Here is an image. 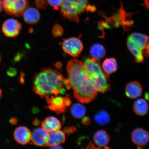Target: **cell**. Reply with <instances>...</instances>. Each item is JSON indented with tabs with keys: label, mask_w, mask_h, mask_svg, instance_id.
Returning <instances> with one entry per match:
<instances>
[{
	"label": "cell",
	"mask_w": 149,
	"mask_h": 149,
	"mask_svg": "<svg viewBox=\"0 0 149 149\" xmlns=\"http://www.w3.org/2000/svg\"><path fill=\"white\" fill-rule=\"evenodd\" d=\"M68 79L73 90L74 97L78 101L88 103L96 97L97 91L95 88L83 62L74 59L67 63Z\"/></svg>",
	"instance_id": "1"
},
{
	"label": "cell",
	"mask_w": 149,
	"mask_h": 149,
	"mask_svg": "<svg viewBox=\"0 0 149 149\" xmlns=\"http://www.w3.org/2000/svg\"><path fill=\"white\" fill-rule=\"evenodd\" d=\"M64 80L58 71L51 68L43 69L33 78V92L42 98L64 94L66 92Z\"/></svg>",
	"instance_id": "2"
},
{
	"label": "cell",
	"mask_w": 149,
	"mask_h": 149,
	"mask_svg": "<svg viewBox=\"0 0 149 149\" xmlns=\"http://www.w3.org/2000/svg\"><path fill=\"white\" fill-rule=\"evenodd\" d=\"M84 65L91 81L97 92L105 93L111 89L108 77L101 68L97 61L93 58L86 57Z\"/></svg>",
	"instance_id": "3"
},
{
	"label": "cell",
	"mask_w": 149,
	"mask_h": 149,
	"mask_svg": "<svg viewBox=\"0 0 149 149\" xmlns=\"http://www.w3.org/2000/svg\"><path fill=\"white\" fill-rule=\"evenodd\" d=\"M88 0H62L61 14L65 18L77 23L79 16L88 7Z\"/></svg>",
	"instance_id": "4"
},
{
	"label": "cell",
	"mask_w": 149,
	"mask_h": 149,
	"mask_svg": "<svg viewBox=\"0 0 149 149\" xmlns=\"http://www.w3.org/2000/svg\"><path fill=\"white\" fill-rule=\"evenodd\" d=\"M3 9L7 14L19 17L29 7V0H1Z\"/></svg>",
	"instance_id": "5"
},
{
	"label": "cell",
	"mask_w": 149,
	"mask_h": 149,
	"mask_svg": "<svg viewBox=\"0 0 149 149\" xmlns=\"http://www.w3.org/2000/svg\"><path fill=\"white\" fill-rule=\"evenodd\" d=\"M46 98L48 104L47 107L58 114L64 112L71 103L70 99L68 96H51Z\"/></svg>",
	"instance_id": "6"
},
{
	"label": "cell",
	"mask_w": 149,
	"mask_h": 149,
	"mask_svg": "<svg viewBox=\"0 0 149 149\" xmlns=\"http://www.w3.org/2000/svg\"><path fill=\"white\" fill-rule=\"evenodd\" d=\"M63 51L73 57H77L83 51V45L79 39L72 37L66 39L62 44Z\"/></svg>",
	"instance_id": "7"
},
{
	"label": "cell",
	"mask_w": 149,
	"mask_h": 149,
	"mask_svg": "<svg viewBox=\"0 0 149 149\" xmlns=\"http://www.w3.org/2000/svg\"><path fill=\"white\" fill-rule=\"evenodd\" d=\"M22 29L21 23L14 19H9L3 23L2 30L5 36L14 38L19 34Z\"/></svg>",
	"instance_id": "8"
},
{
	"label": "cell",
	"mask_w": 149,
	"mask_h": 149,
	"mask_svg": "<svg viewBox=\"0 0 149 149\" xmlns=\"http://www.w3.org/2000/svg\"><path fill=\"white\" fill-rule=\"evenodd\" d=\"M131 140L137 146H144L149 142V133L142 128H136L132 132Z\"/></svg>",
	"instance_id": "9"
},
{
	"label": "cell",
	"mask_w": 149,
	"mask_h": 149,
	"mask_svg": "<svg viewBox=\"0 0 149 149\" xmlns=\"http://www.w3.org/2000/svg\"><path fill=\"white\" fill-rule=\"evenodd\" d=\"M49 132L44 128H38L31 133V141L33 144L39 146H46L48 139Z\"/></svg>",
	"instance_id": "10"
},
{
	"label": "cell",
	"mask_w": 149,
	"mask_h": 149,
	"mask_svg": "<svg viewBox=\"0 0 149 149\" xmlns=\"http://www.w3.org/2000/svg\"><path fill=\"white\" fill-rule=\"evenodd\" d=\"M31 136L30 130L25 126L19 127L14 131L15 139L18 143L22 145L26 144L31 141Z\"/></svg>",
	"instance_id": "11"
},
{
	"label": "cell",
	"mask_w": 149,
	"mask_h": 149,
	"mask_svg": "<svg viewBox=\"0 0 149 149\" xmlns=\"http://www.w3.org/2000/svg\"><path fill=\"white\" fill-rule=\"evenodd\" d=\"M143 89L139 82L132 81L128 83L125 88L127 96L132 99L139 97L142 94Z\"/></svg>",
	"instance_id": "12"
},
{
	"label": "cell",
	"mask_w": 149,
	"mask_h": 149,
	"mask_svg": "<svg viewBox=\"0 0 149 149\" xmlns=\"http://www.w3.org/2000/svg\"><path fill=\"white\" fill-rule=\"evenodd\" d=\"M24 21L30 25L38 23L40 19V14L37 9L33 7H29L25 9L23 14Z\"/></svg>",
	"instance_id": "13"
},
{
	"label": "cell",
	"mask_w": 149,
	"mask_h": 149,
	"mask_svg": "<svg viewBox=\"0 0 149 149\" xmlns=\"http://www.w3.org/2000/svg\"><path fill=\"white\" fill-rule=\"evenodd\" d=\"M65 134L60 130L57 131L49 132L47 146L52 147L60 145L65 142Z\"/></svg>",
	"instance_id": "14"
},
{
	"label": "cell",
	"mask_w": 149,
	"mask_h": 149,
	"mask_svg": "<svg viewBox=\"0 0 149 149\" xmlns=\"http://www.w3.org/2000/svg\"><path fill=\"white\" fill-rule=\"evenodd\" d=\"M110 140V137L107 132L102 130L97 132L93 137L94 144L98 148H105L107 147Z\"/></svg>",
	"instance_id": "15"
},
{
	"label": "cell",
	"mask_w": 149,
	"mask_h": 149,
	"mask_svg": "<svg viewBox=\"0 0 149 149\" xmlns=\"http://www.w3.org/2000/svg\"><path fill=\"white\" fill-rule=\"evenodd\" d=\"M42 126L49 133L59 130L61 128L60 121L53 116H49L46 118L42 122Z\"/></svg>",
	"instance_id": "16"
},
{
	"label": "cell",
	"mask_w": 149,
	"mask_h": 149,
	"mask_svg": "<svg viewBox=\"0 0 149 149\" xmlns=\"http://www.w3.org/2000/svg\"><path fill=\"white\" fill-rule=\"evenodd\" d=\"M127 46L129 51L134 57L136 62H144V59L143 51L138 47L130 36L128 37L127 39Z\"/></svg>",
	"instance_id": "17"
},
{
	"label": "cell",
	"mask_w": 149,
	"mask_h": 149,
	"mask_svg": "<svg viewBox=\"0 0 149 149\" xmlns=\"http://www.w3.org/2000/svg\"><path fill=\"white\" fill-rule=\"evenodd\" d=\"M133 109L136 114L140 116H144L149 110L148 102L144 99H138L134 102Z\"/></svg>",
	"instance_id": "18"
},
{
	"label": "cell",
	"mask_w": 149,
	"mask_h": 149,
	"mask_svg": "<svg viewBox=\"0 0 149 149\" xmlns=\"http://www.w3.org/2000/svg\"><path fill=\"white\" fill-rule=\"evenodd\" d=\"M129 36L138 47L143 51L146 48L149 41V37L142 33H134L130 34Z\"/></svg>",
	"instance_id": "19"
},
{
	"label": "cell",
	"mask_w": 149,
	"mask_h": 149,
	"mask_svg": "<svg viewBox=\"0 0 149 149\" xmlns=\"http://www.w3.org/2000/svg\"><path fill=\"white\" fill-rule=\"evenodd\" d=\"M102 68L104 73L108 77L110 74L116 72L117 70V63L114 58L106 59L102 63Z\"/></svg>",
	"instance_id": "20"
},
{
	"label": "cell",
	"mask_w": 149,
	"mask_h": 149,
	"mask_svg": "<svg viewBox=\"0 0 149 149\" xmlns=\"http://www.w3.org/2000/svg\"><path fill=\"white\" fill-rule=\"evenodd\" d=\"M90 53L92 58L97 61H99L105 56L106 50L105 47L100 44H95L91 47Z\"/></svg>",
	"instance_id": "21"
},
{
	"label": "cell",
	"mask_w": 149,
	"mask_h": 149,
	"mask_svg": "<svg viewBox=\"0 0 149 149\" xmlns=\"http://www.w3.org/2000/svg\"><path fill=\"white\" fill-rule=\"evenodd\" d=\"M70 111L72 116L77 119L83 118L86 113L85 107L79 103H76L72 105L70 108Z\"/></svg>",
	"instance_id": "22"
},
{
	"label": "cell",
	"mask_w": 149,
	"mask_h": 149,
	"mask_svg": "<svg viewBox=\"0 0 149 149\" xmlns=\"http://www.w3.org/2000/svg\"><path fill=\"white\" fill-rule=\"evenodd\" d=\"M94 119L95 122L101 125H105L111 121V117L107 111L102 110L95 115Z\"/></svg>",
	"instance_id": "23"
},
{
	"label": "cell",
	"mask_w": 149,
	"mask_h": 149,
	"mask_svg": "<svg viewBox=\"0 0 149 149\" xmlns=\"http://www.w3.org/2000/svg\"><path fill=\"white\" fill-rule=\"evenodd\" d=\"M64 33V29L60 25L56 24L54 26L52 29V33L54 37H60Z\"/></svg>",
	"instance_id": "24"
},
{
	"label": "cell",
	"mask_w": 149,
	"mask_h": 149,
	"mask_svg": "<svg viewBox=\"0 0 149 149\" xmlns=\"http://www.w3.org/2000/svg\"><path fill=\"white\" fill-rule=\"evenodd\" d=\"M48 3L55 10H58L60 7L62 0H47Z\"/></svg>",
	"instance_id": "25"
},
{
	"label": "cell",
	"mask_w": 149,
	"mask_h": 149,
	"mask_svg": "<svg viewBox=\"0 0 149 149\" xmlns=\"http://www.w3.org/2000/svg\"><path fill=\"white\" fill-rule=\"evenodd\" d=\"M36 7L38 9H45L47 6V0H35Z\"/></svg>",
	"instance_id": "26"
},
{
	"label": "cell",
	"mask_w": 149,
	"mask_h": 149,
	"mask_svg": "<svg viewBox=\"0 0 149 149\" xmlns=\"http://www.w3.org/2000/svg\"><path fill=\"white\" fill-rule=\"evenodd\" d=\"M7 74L9 76L13 77L17 74V70L14 68H10L7 70Z\"/></svg>",
	"instance_id": "27"
},
{
	"label": "cell",
	"mask_w": 149,
	"mask_h": 149,
	"mask_svg": "<svg viewBox=\"0 0 149 149\" xmlns=\"http://www.w3.org/2000/svg\"><path fill=\"white\" fill-rule=\"evenodd\" d=\"M75 128L74 127H69L66 128L64 130L65 132L68 134L72 133L75 131Z\"/></svg>",
	"instance_id": "28"
},
{
	"label": "cell",
	"mask_w": 149,
	"mask_h": 149,
	"mask_svg": "<svg viewBox=\"0 0 149 149\" xmlns=\"http://www.w3.org/2000/svg\"><path fill=\"white\" fill-rule=\"evenodd\" d=\"M82 122L83 124L87 125L90 123V120L88 117H85L83 119Z\"/></svg>",
	"instance_id": "29"
},
{
	"label": "cell",
	"mask_w": 149,
	"mask_h": 149,
	"mask_svg": "<svg viewBox=\"0 0 149 149\" xmlns=\"http://www.w3.org/2000/svg\"><path fill=\"white\" fill-rule=\"evenodd\" d=\"M145 54L149 56V41L145 49Z\"/></svg>",
	"instance_id": "30"
},
{
	"label": "cell",
	"mask_w": 149,
	"mask_h": 149,
	"mask_svg": "<svg viewBox=\"0 0 149 149\" xmlns=\"http://www.w3.org/2000/svg\"><path fill=\"white\" fill-rule=\"evenodd\" d=\"M144 5L149 10V0H144Z\"/></svg>",
	"instance_id": "31"
},
{
	"label": "cell",
	"mask_w": 149,
	"mask_h": 149,
	"mask_svg": "<svg viewBox=\"0 0 149 149\" xmlns=\"http://www.w3.org/2000/svg\"><path fill=\"white\" fill-rule=\"evenodd\" d=\"M10 122L11 124L14 125L17 123V120L15 118H12L10 120Z\"/></svg>",
	"instance_id": "32"
},
{
	"label": "cell",
	"mask_w": 149,
	"mask_h": 149,
	"mask_svg": "<svg viewBox=\"0 0 149 149\" xmlns=\"http://www.w3.org/2000/svg\"><path fill=\"white\" fill-rule=\"evenodd\" d=\"M21 58V55H20V54L17 55L14 58L15 61H17L20 60V59Z\"/></svg>",
	"instance_id": "33"
},
{
	"label": "cell",
	"mask_w": 149,
	"mask_h": 149,
	"mask_svg": "<svg viewBox=\"0 0 149 149\" xmlns=\"http://www.w3.org/2000/svg\"><path fill=\"white\" fill-rule=\"evenodd\" d=\"M52 148H54V149H61L63 148L62 147L60 146V145H56V146H54L53 147H51Z\"/></svg>",
	"instance_id": "34"
},
{
	"label": "cell",
	"mask_w": 149,
	"mask_h": 149,
	"mask_svg": "<svg viewBox=\"0 0 149 149\" xmlns=\"http://www.w3.org/2000/svg\"><path fill=\"white\" fill-rule=\"evenodd\" d=\"M3 9L2 4L1 0H0V13L1 12Z\"/></svg>",
	"instance_id": "35"
},
{
	"label": "cell",
	"mask_w": 149,
	"mask_h": 149,
	"mask_svg": "<svg viewBox=\"0 0 149 149\" xmlns=\"http://www.w3.org/2000/svg\"><path fill=\"white\" fill-rule=\"evenodd\" d=\"M2 94V90L1 89H0V98L1 97V96Z\"/></svg>",
	"instance_id": "36"
},
{
	"label": "cell",
	"mask_w": 149,
	"mask_h": 149,
	"mask_svg": "<svg viewBox=\"0 0 149 149\" xmlns=\"http://www.w3.org/2000/svg\"><path fill=\"white\" fill-rule=\"evenodd\" d=\"M1 56H0V62H1Z\"/></svg>",
	"instance_id": "37"
}]
</instances>
